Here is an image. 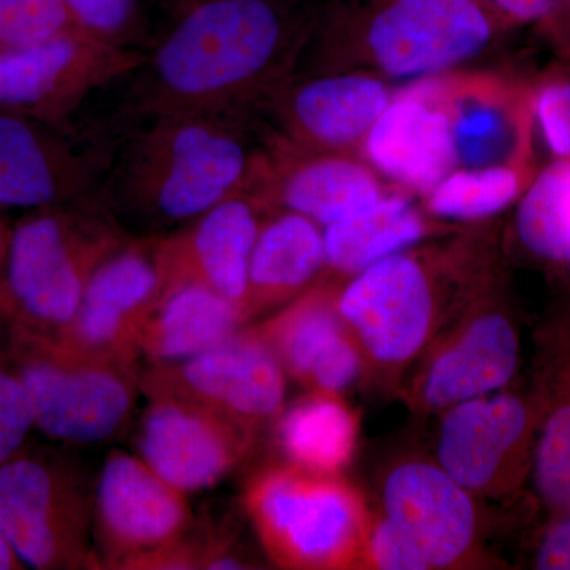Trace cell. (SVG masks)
I'll use <instances>...</instances> for the list:
<instances>
[{
    "mask_svg": "<svg viewBox=\"0 0 570 570\" xmlns=\"http://www.w3.org/2000/svg\"><path fill=\"white\" fill-rule=\"evenodd\" d=\"M365 568L428 570L430 564L414 540L381 513L379 519H371L367 530Z\"/></svg>",
    "mask_w": 570,
    "mask_h": 570,
    "instance_id": "obj_34",
    "label": "cell"
},
{
    "mask_svg": "<svg viewBox=\"0 0 570 570\" xmlns=\"http://www.w3.org/2000/svg\"><path fill=\"white\" fill-rule=\"evenodd\" d=\"M322 14L362 33L377 66L397 78L468 61L504 20L482 0H335Z\"/></svg>",
    "mask_w": 570,
    "mask_h": 570,
    "instance_id": "obj_7",
    "label": "cell"
},
{
    "mask_svg": "<svg viewBox=\"0 0 570 570\" xmlns=\"http://www.w3.org/2000/svg\"><path fill=\"white\" fill-rule=\"evenodd\" d=\"M325 265L321 225L292 212L264 220L250 255L243 306L246 324L305 292Z\"/></svg>",
    "mask_w": 570,
    "mask_h": 570,
    "instance_id": "obj_23",
    "label": "cell"
},
{
    "mask_svg": "<svg viewBox=\"0 0 570 570\" xmlns=\"http://www.w3.org/2000/svg\"><path fill=\"white\" fill-rule=\"evenodd\" d=\"M246 325L242 307L202 284L164 292L146 322L140 355L146 365L175 363L208 351Z\"/></svg>",
    "mask_w": 570,
    "mask_h": 570,
    "instance_id": "obj_24",
    "label": "cell"
},
{
    "mask_svg": "<svg viewBox=\"0 0 570 570\" xmlns=\"http://www.w3.org/2000/svg\"><path fill=\"white\" fill-rule=\"evenodd\" d=\"M262 205L257 195L246 190L170 234L154 236L164 292L202 284L243 311L250 255L264 224Z\"/></svg>",
    "mask_w": 570,
    "mask_h": 570,
    "instance_id": "obj_18",
    "label": "cell"
},
{
    "mask_svg": "<svg viewBox=\"0 0 570 570\" xmlns=\"http://www.w3.org/2000/svg\"><path fill=\"white\" fill-rule=\"evenodd\" d=\"M257 433L194 401L148 397L135 449L154 472L186 494L223 482L254 448Z\"/></svg>",
    "mask_w": 570,
    "mask_h": 570,
    "instance_id": "obj_14",
    "label": "cell"
},
{
    "mask_svg": "<svg viewBox=\"0 0 570 570\" xmlns=\"http://www.w3.org/2000/svg\"><path fill=\"white\" fill-rule=\"evenodd\" d=\"M515 234L532 261L570 272V160H554L528 184Z\"/></svg>",
    "mask_w": 570,
    "mask_h": 570,
    "instance_id": "obj_28",
    "label": "cell"
},
{
    "mask_svg": "<svg viewBox=\"0 0 570 570\" xmlns=\"http://www.w3.org/2000/svg\"><path fill=\"white\" fill-rule=\"evenodd\" d=\"M392 102L387 86L366 75H326L285 91L288 132L302 145L340 149L365 140Z\"/></svg>",
    "mask_w": 570,
    "mask_h": 570,
    "instance_id": "obj_22",
    "label": "cell"
},
{
    "mask_svg": "<svg viewBox=\"0 0 570 570\" xmlns=\"http://www.w3.org/2000/svg\"><path fill=\"white\" fill-rule=\"evenodd\" d=\"M367 159L393 181L428 195L456 168L452 119L419 97L392 100L365 137Z\"/></svg>",
    "mask_w": 570,
    "mask_h": 570,
    "instance_id": "obj_21",
    "label": "cell"
},
{
    "mask_svg": "<svg viewBox=\"0 0 570 570\" xmlns=\"http://www.w3.org/2000/svg\"><path fill=\"white\" fill-rule=\"evenodd\" d=\"M275 422L277 448L291 466L341 475L354 456L358 420L340 393L309 392L284 406Z\"/></svg>",
    "mask_w": 570,
    "mask_h": 570,
    "instance_id": "obj_25",
    "label": "cell"
},
{
    "mask_svg": "<svg viewBox=\"0 0 570 570\" xmlns=\"http://www.w3.org/2000/svg\"><path fill=\"white\" fill-rule=\"evenodd\" d=\"M560 17L570 18V0H561L560 7H558L557 11H554V14H553V17L550 18V20H553V18H560ZM549 21H547V22H549Z\"/></svg>",
    "mask_w": 570,
    "mask_h": 570,
    "instance_id": "obj_40",
    "label": "cell"
},
{
    "mask_svg": "<svg viewBox=\"0 0 570 570\" xmlns=\"http://www.w3.org/2000/svg\"><path fill=\"white\" fill-rule=\"evenodd\" d=\"M193 524L187 494L137 453L115 450L107 456L94 491L97 569L121 570L127 561L181 538Z\"/></svg>",
    "mask_w": 570,
    "mask_h": 570,
    "instance_id": "obj_12",
    "label": "cell"
},
{
    "mask_svg": "<svg viewBox=\"0 0 570 570\" xmlns=\"http://www.w3.org/2000/svg\"><path fill=\"white\" fill-rule=\"evenodd\" d=\"M10 234L11 228L0 214V317L6 322V268L7 257H9Z\"/></svg>",
    "mask_w": 570,
    "mask_h": 570,
    "instance_id": "obj_37",
    "label": "cell"
},
{
    "mask_svg": "<svg viewBox=\"0 0 570 570\" xmlns=\"http://www.w3.org/2000/svg\"><path fill=\"white\" fill-rule=\"evenodd\" d=\"M7 358L31 397L36 430L52 441L100 444L132 417L140 366L86 354L13 324Z\"/></svg>",
    "mask_w": 570,
    "mask_h": 570,
    "instance_id": "obj_5",
    "label": "cell"
},
{
    "mask_svg": "<svg viewBox=\"0 0 570 570\" xmlns=\"http://www.w3.org/2000/svg\"><path fill=\"white\" fill-rule=\"evenodd\" d=\"M75 31L82 29L63 0H0V52Z\"/></svg>",
    "mask_w": 570,
    "mask_h": 570,
    "instance_id": "obj_30",
    "label": "cell"
},
{
    "mask_svg": "<svg viewBox=\"0 0 570 570\" xmlns=\"http://www.w3.org/2000/svg\"><path fill=\"white\" fill-rule=\"evenodd\" d=\"M412 387L423 412L445 409L513 385L521 362L520 326L505 303L485 302L433 341Z\"/></svg>",
    "mask_w": 570,
    "mask_h": 570,
    "instance_id": "obj_16",
    "label": "cell"
},
{
    "mask_svg": "<svg viewBox=\"0 0 570 570\" xmlns=\"http://www.w3.org/2000/svg\"><path fill=\"white\" fill-rule=\"evenodd\" d=\"M255 328L287 376L307 392L341 395L365 371L362 352L337 311L336 296L328 292L314 288Z\"/></svg>",
    "mask_w": 570,
    "mask_h": 570,
    "instance_id": "obj_20",
    "label": "cell"
},
{
    "mask_svg": "<svg viewBox=\"0 0 570 570\" xmlns=\"http://www.w3.org/2000/svg\"><path fill=\"white\" fill-rule=\"evenodd\" d=\"M63 2L82 31L110 43L130 47L127 40L137 28V0H63Z\"/></svg>",
    "mask_w": 570,
    "mask_h": 570,
    "instance_id": "obj_33",
    "label": "cell"
},
{
    "mask_svg": "<svg viewBox=\"0 0 570 570\" xmlns=\"http://www.w3.org/2000/svg\"><path fill=\"white\" fill-rule=\"evenodd\" d=\"M531 389L539 422L532 455V498L547 517L570 513V302L535 332Z\"/></svg>",
    "mask_w": 570,
    "mask_h": 570,
    "instance_id": "obj_19",
    "label": "cell"
},
{
    "mask_svg": "<svg viewBox=\"0 0 570 570\" xmlns=\"http://www.w3.org/2000/svg\"><path fill=\"white\" fill-rule=\"evenodd\" d=\"M242 112H175L132 127L116 146L104 204L140 236L170 234L249 190L257 160Z\"/></svg>",
    "mask_w": 570,
    "mask_h": 570,
    "instance_id": "obj_2",
    "label": "cell"
},
{
    "mask_svg": "<svg viewBox=\"0 0 570 570\" xmlns=\"http://www.w3.org/2000/svg\"><path fill=\"white\" fill-rule=\"evenodd\" d=\"M382 197V187L371 170L332 156L288 165L273 189V198L285 212L302 214L324 228L370 208Z\"/></svg>",
    "mask_w": 570,
    "mask_h": 570,
    "instance_id": "obj_26",
    "label": "cell"
},
{
    "mask_svg": "<svg viewBox=\"0 0 570 570\" xmlns=\"http://www.w3.org/2000/svg\"><path fill=\"white\" fill-rule=\"evenodd\" d=\"M436 460L406 459L382 482V515L414 540L430 569L479 561L478 502Z\"/></svg>",
    "mask_w": 570,
    "mask_h": 570,
    "instance_id": "obj_17",
    "label": "cell"
},
{
    "mask_svg": "<svg viewBox=\"0 0 570 570\" xmlns=\"http://www.w3.org/2000/svg\"><path fill=\"white\" fill-rule=\"evenodd\" d=\"M36 430L31 397L11 370L7 351L0 352V466L26 448Z\"/></svg>",
    "mask_w": 570,
    "mask_h": 570,
    "instance_id": "obj_31",
    "label": "cell"
},
{
    "mask_svg": "<svg viewBox=\"0 0 570 570\" xmlns=\"http://www.w3.org/2000/svg\"><path fill=\"white\" fill-rule=\"evenodd\" d=\"M508 22H547L561 0H482Z\"/></svg>",
    "mask_w": 570,
    "mask_h": 570,
    "instance_id": "obj_36",
    "label": "cell"
},
{
    "mask_svg": "<svg viewBox=\"0 0 570 570\" xmlns=\"http://www.w3.org/2000/svg\"><path fill=\"white\" fill-rule=\"evenodd\" d=\"M130 236L102 197L21 219L11 228L7 257L9 325L55 335L77 313L96 269Z\"/></svg>",
    "mask_w": 570,
    "mask_h": 570,
    "instance_id": "obj_3",
    "label": "cell"
},
{
    "mask_svg": "<svg viewBox=\"0 0 570 570\" xmlns=\"http://www.w3.org/2000/svg\"><path fill=\"white\" fill-rule=\"evenodd\" d=\"M530 105L554 160H570V73L546 78Z\"/></svg>",
    "mask_w": 570,
    "mask_h": 570,
    "instance_id": "obj_32",
    "label": "cell"
},
{
    "mask_svg": "<svg viewBox=\"0 0 570 570\" xmlns=\"http://www.w3.org/2000/svg\"><path fill=\"white\" fill-rule=\"evenodd\" d=\"M303 0H195L126 78L110 129L175 112H242L283 78L316 21Z\"/></svg>",
    "mask_w": 570,
    "mask_h": 570,
    "instance_id": "obj_1",
    "label": "cell"
},
{
    "mask_svg": "<svg viewBox=\"0 0 570 570\" xmlns=\"http://www.w3.org/2000/svg\"><path fill=\"white\" fill-rule=\"evenodd\" d=\"M105 130L85 148L14 112H0V206L52 208L100 197L116 146Z\"/></svg>",
    "mask_w": 570,
    "mask_h": 570,
    "instance_id": "obj_15",
    "label": "cell"
},
{
    "mask_svg": "<svg viewBox=\"0 0 570 570\" xmlns=\"http://www.w3.org/2000/svg\"><path fill=\"white\" fill-rule=\"evenodd\" d=\"M9 322L0 317V352L7 351V343H9Z\"/></svg>",
    "mask_w": 570,
    "mask_h": 570,
    "instance_id": "obj_39",
    "label": "cell"
},
{
    "mask_svg": "<svg viewBox=\"0 0 570 570\" xmlns=\"http://www.w3.org/2000/svg\"><path fill=\"white\" fill-rule=\"evenodd\" d=\"M436 461L475 498L519 501L531 478L539 411L531 385L441 412Z\"/></svg>",
    "mask_w": 570,
    "mask_h": 570,
    "instance_id": "obj_8",
    "label": "cell"
},
{
    "mask_svg": "<svg viewBox=\"0 0 570 570\" xmlns=\"http://www.w3.org/2000/svg\"><path fill=\"white\" fill-rule=\"evenodd\" d=\"M243 504L279 568H365L371 519L358 491L340 475L275 464L249 479Z\"/></svg>",
    "mask_w": 570,
    "mask_h": 570,
    "instance_id": "obj_4",
    "label": "cell"
},
{
    "mask_svg": "<svg viewBox=\"0 0 570 570\" xmlns=\"http://www.w3.org/2000/svg\"><path fill=\"white\" fill-rule=\"evenodd\" d=\"M425 234V220L406 198L384 195L370 208L324 228L326 265L355 276L406 253Z\"/></svg>",
    "mask_w": 570,
    "mask_h": 570,
    "instance_id": "obj_27",
    "label": "cell"
},
{
    "mask_svg": "<svg viewBox=\"0 0 570 570\" xmlns=\"http://www.w3.org/2000/svg\"><path fill=\"white\" fill-rule=\"evenodd\" d=\"M140 392L204 404L258 434L285 406L287 373L257 328L243 326L202 354L141 367Z\"/></svg>",
    "mask_w": 570,
    "mask_h": 570,
    "instance_id": "obj_10",
    "label": "cell"
},
{
    "mask_svg": "<svg viewBox=\"0 0 570 570\" xmlns=\"http://www.w3.org/2000/svg\"><path fill=\"white\" fill-rule=\"evenodd\" d=\"M527 175L520 165L453 170L426 195L434 216L453 220L489 219L520 200L527 189Z\"/></svg>",
    "mask_w": 570,
    "mask_h": 570,
    "instance_id": "obj_29",
    "label": "cell"
},
{
    "mask_svg": "<svg viewBox=\"0 0 570 570\" xmlns=\"http://www.w3.org/2000/svg\"><path fill=\"white\" fill-rule=\"evenodd\" d=\"M145 51L85 31L0 52V110L59 121L94 91L126 80Z\"/></svg>",
    "mask_w": 570,
    "mask_h": 570,
    "instance_id": "obj_11",
    "label": "cell"
},
{
    "mask_svg": "<svg viewBox=\"0 0 570 570\" xmlns=\"http://www.w3.org/2000/svg\"><path fill=\"white\" fill-rule=\"evenodd\" d=\"M530 564L538 570H570V513L547 517L532 540Z\"/></svg>",
    "mask_w": 570,
    "mask_h": 570,
    "instance_id": "obj_35",
    "label": "cell"
},
{
    "mask_svg": "<svg viewBox=\"0 0 570 570\" xmlns=\"http://www.w3.org/2000/svg\"><path fill=\"white\" fill-rule=\"evenodd\" d=\"M336 306L366 366L395 376L436 340L444 307L423 262L401 253L358 273Z\"/></svg>",
    "mask_w": 570,
    "mask_h": 570,
    "instance_id": "obj_9",
    "label": "cell"
},
{
    "mask_svg": "<svg viewBox=\"0 0 570 570\" xmlns=\"http://www.w3.org/2000/svg\"><path fill=\"white\" fill-rule=\"evenodd\" d=\"M0 535L37 570L97 569L94 493L75 464L22 449L0 466Z\"/></svg>",
    "mask_w": 570,
    "mask_h": 570,
    "instance_id": "obj_6",
    "label": "cell"
},
{
    "mask_svg": "<svg viewBox=\"0 0 570 570\" xmlns=\"http://www.w3.org/2000/svg\"><path fill=\"white\" fill-rule=\"evenodd\" d=\"M164 295L154 236H130L96 269L69 324L66 346L140 366V337Z\"/></svg>",
    "mask_w": 570,
    "mask_h": 570,
    "instance_id": "obj_13",
    "label": "cell"
},
{
    "mask_svg": "<svg viewBox=\"0 0 570 570\" xmlns=\"http://www.w3.org/2000/svg\"><path fill=\"white\" fill-rule=\"evenodd\" d=\"M26 566L22 564L18 554L7 543V540L0 535V570H24Z\"/></svg>",
    "mask_w": 570,
    "mask_h": 570,
    "instance_id": "obj_38",
    "label": "cell"
}]
</instances>
